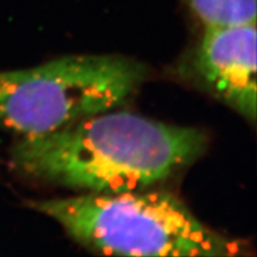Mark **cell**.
Listing matches in <instances>:
<instances>
[{"label": "cell", "instance_id": "5", "mask_svg": "<svg viewBox=\"0 0 257 257\" xmlns=\"http://www.w3.org/2000/svg\"><path fill=\"white\" fill-rule=\"evenodd\" d=\"M205 27L256 23V0H187Z\"/></svg>", "mask_w": 257, "mask_h": 257}, {"label": "cell", "instance_id": "1", "mask_svg": "<svg viewBox=\"0 0 257 257\" xmlns=\"http://www.w3.org/2000/svg\"><path fill=\"white\" fill-rule=\"evenodd\" d=\"M207 146L200 128L111 110L51 133L19 137L11 159L37 181L120 194L163 182L197 161Z\"/></svg>", "mask_w": 257, "mask_h": 257}, {"label": "cell", "instance_id": "3", "mask_svg": "<svg viewBox=\"0 0 257 257\" xmlns=\"http://www.w3.org/2000/svg\"><path fill=\"white\" fill-rule=\"evenodd\" d=\"M147 68L119 55H68L0 72V126L37 136L114 110L137 91Z\"/></svg>", "mask_w": 257, "mask_h": 257}, {"label": "cell", "instance_id": "4", "mask_svg": "<svg viewBox=\"0 0 257 257\" xmlns=\"http://www.w3.org/2000/svg\"><path fill=\"white\" fill-rule=\"evenodd\" d=\"M256 23L205 27L192 60L208 92L256 121Z\"/></svg>", "mask_w": 257, "mask_h": 257}, {"label": "cell", "instance_id": "2", "mask_svg": "<svg viewBox=\"0 0 257 257\" xmlns=\"http://www.w3.org/2000/svg\"><path fill=\"white\" fill-rule=\"evenodd\" d=\"M32 210L59 223L86 248L123 256H237L246 245L198 219L180 199L166 192L29 201Z\"/></svg>", "mask_w": 257, "mask_h": 257}]
</instances>
